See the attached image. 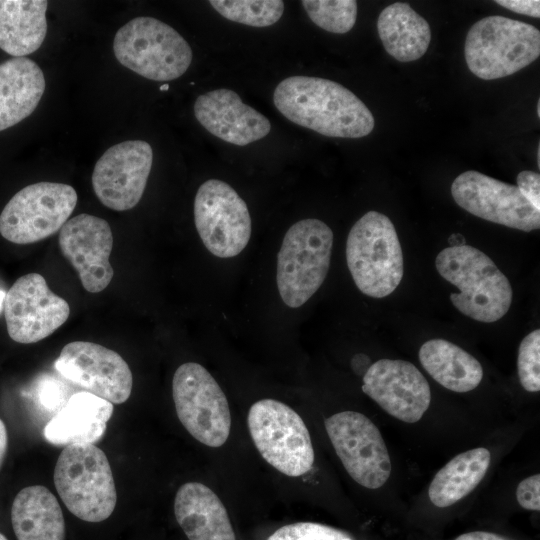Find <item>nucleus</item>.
Returning a JSON list of instances; mask_svg holds the SVG:
<instances>
[{
  "label": "nucleus",
  "instance_id": "14",
  "mask_svg": "<svg viewBox=\"0 0 540 540\" xmlns=\"http://www.w3.org/2000/svg\"><path fill=\"white\" fill-rule=\"evenodd\" d=\"M66 380L112 404L128 400L133 387L129 365L116 351L88 341L66 344L54 361Z\"/></svg>",
  "mask_w": 540,
  "mask_h": 540
},
{
  "label": "nucleus",
  "instance_id": "18",
  "mask_svg": "<svg viewBox=\"0 0 540 540\" xmlns=\"http://www.w3.org/2000/svg\"><path fill=\"white\" fill-rule=\"evenodd\" d=\"M58 243L86 291L99 293L110 284L114 276L109 261L113 233L106 220L87 213L68 219L60 229Z\"/></svg>",
  "mask_w": 540,
  "mask_h": 540
},
{
  "label": "nucleus",
  "instance_id": "17",
  "mask_svg": "<svg viewBox=\"0 0 540 540\" xmlns=\"http://www.w3.org/2000/svg\"><path fill=\"white\" fill-rule=\"evenodd\" d=\"M362 390L385 412L405 422H418L431 402L430 386L415 365L400 359H380L363 376Z\"/></svg>",
  "mask_w": 540,
  "mask_h": 540
},
{
  "label": "nucleus",
  "instance_id": "15",
  "mask_svg": "<svg viewBox=\"0 0 540 540\" xmlns=\"http://www.w3.org/2000/svg\"><path fill=\"white\" fill-rule=\"evenodd\" d=\"M451 194L461 208L484 220L525 232L540 227V210L517 186L483 173H461L451 185Z\"/></svg>",
  "mask_w": 540,
  "mask_h": 540
},
{
  "label": "nucleus",
  "instance_id": "33",
  "mask_svg": "<svg viewBox=\"0 0 540 540\" xmlns=\"http://www.w3.org/2000/svg\"><path fill=\"white\" fill-rule=\"evenodd\" d=\"M517 187L524 197L540 210V175L533 171H522L517 175Z\"/></svg>",
  "mask_w": 540,
  "mask_h": 540
},
{
  "label": "nucleus",
  "instance_id": "13",
  "mask_svg": "<svg viewBox=\"0 0 540 540\" xmlns=\"http://www.w3.org/2000/svg\"><path fill=\"white\" fill-rule=\"evenodd\" d=\"M3 309L9 337L22 344L50 336L70 315L68 302L39 273L19 277L6 292Z\"/></svg>",
  "mask_w": 540,
  "mask_h": 540
},
{
  "label": "nucleus",
  "instance_id": "42",
  "mask_svg": "<svg viewBox=\"0 0 540 540\" xmlns=\"http://www.w3.org/2000/svg\"><path fill=\"white\" fill-rule=\"evenodd\" d=\"M339 540H353L351 537H347V538H343V539H339Z\"/></svg>",
  "mask_w": 540,
  "mask_h": 540
},
{
  "label": "nucleus",
  "instance_id": "8",
  "mask_svg": "<svg viewBox=\"0 0 540 540\" xmlns=\"http://www.w3.org/2000/svg\"><path fill=\"white\" fill-rule=\"evenodd\" d=\"M251 438L263 459L279 472L298 477L314 463L309 431L302 418L288 405L262 399L249 409Z\"/></svg>",
  "mask_w": 540,
  "mask_h": 540
},
{
  "label": "nucleus",
  "instance_id": "25",
  "mask_svg": "<svg viewBox=\"0 0 540 540\" xmlns=\"http://www.w3.org/2000/svg\"><path fill=\"white\" fill-rule=\"evenodd\" d=\"M377 31L387 53L400 62L421 58L431 41L429 23L409 4L401 2L381 11Z\"/></svg>",
  "mask_w": 540,
  "mask_h": 540
},
{
  "label": "nucleus",
  "instance_id": "32",
  "mask_svg": "<svg viewBox=\"0 0 540 540\" xmlns=\"http://www.w3.org/2000/svg\"><path fill=\"white\" fill-rule=\"evenodd\" d=\"M516 499L519 505L532 511L540 510V475L534 474L523 479L517 486Z\"/></svg>",
  "mask_w": 540,
  "mask_h": 540
},
{
  "label": "nucleus",
  "instance_id": "10",
  "mask_svg": "<svg viewBox=\"0 0 540 540\" xmlns=\"http://www.w3.org/2000/svg\"><path fill=\"white\" fill-rule=\"evenodd\" d=\"M77 204L75 189L38 182L18 191L0 214V234L14 244H31L59 231Z\"/></svg>",
  "mask_w": 540,
  "mask_h": 540
},
{
  "label": "nucleus",
  "instance_id": "2",
  "mask_svg": "<svg viewBox=\"0 0 540 540\" xmlns=\"http://www.w3.org/2000/svg\"><path fill=\"white\" fill-rule=\"evenodd\" d=\"M436 269L460 292L450 295L462 314L484 323L500 320L510 309L512 287L496 264L479 249L447 247L436 257Z\"/></svg>",
  "mask_w": 540,
  "mask_h": 540
},
{
  "label": "nucleus",
  "instance_id": "24",
  "mask_svg": "<svg viewBox=\"0 0 540 540\" xmlns=\"http://www.w3.org/2000/svg\"><path fill=\"white\" fill-rule=\"evenodd\" d=\"M45 0H0V48L13 57L38 50L47 33Z\"/></svg>",
  "mask_w": 540,
  "mask_h": 540
},
{
  "label": "nucleus",
  "instance_id": "26",
  "mask_svg": "<svg viewBox=\"0 0 540 540\" xmlns=\"http://www.w3.org/2000/svg\"><path fill=\"white\" fill-rule=\"evenodd\" d=\"M426 372L448 390L464 393L475 389L483 378L480 362L464 349L444 339L426 341L419 349Z\"/></svg>",
  "mask_w": 540,
  "mask_h": 540
},
{
  "label": "nucleus",
  "instance_id": "30",
  "mask_svg": "<svg viewBox=\"0 0 540 540\" xmlns=\"http://www.w3.org/2000/svg\"><path fill=\"white\" fill-rule=\"evenodd\" d=\"M517 369L520 384L528 392L540 390V330L526 335L519 345Z\"/></svg>",
  "mask_w": 540,
  "mask_h": 540
},
{
  "label": "nucleus",
  "instance_id": "9",
  "mask_svg": "<svg viewBox=\"0 0 540 540\" xmlns=\"http://www.w3.org/2000/svg\"><path fill=\"white\" fill-rule=\"evenodd\" d=\"M172 395L178 419L199 442L220 447L228 439L231 415L227 398L202 365L187 362L173 376Z\"/></svg>",
  "mask_w": 540,
  "mask_h": 540
},
{
  "label": "nucleus",
  "instance_id": "21",
  "mask_svg": "<svg viewBox=\"0 0 540 540\" xmlns=\"http://www.w3.org/2000/svg\"><path fill=\"white\" fill-rule=\"evenodd\" d=\"M174 514L189 540H236L224 504L202 483L187 482L179 487Z\"/></svg>",
  "mask_w": 540,
  "mask_h": 540
},
{
  "label": "nucleus",
  "instance_id": "5",
  "mask_svg": "<svg viewBox=\"0 0 540 540\" xmlns=\"http://www.w3.org/2000/svg\"><path fill=\"white\" fill-rule=\"evenodd\" d=\"M464 55L469 70L484 80L509 76L540 55V31L528 23L488 16L469 29Z\"/></svg>",
  "mask_w": 540,
  "mask_h": 540
},
{
  "label": "nucleus",
  "instance_id": "34",
  "mask_svg": "<svg viewBox=\"0 0 540 540\" xmlns=\"http://www.w3.org/2000/svg\"><path fill=\"white\" fill-rule=\"evenodd\" d=\"M495 2L513 12L534 18L540 17V1L538 0H496Z\"/></svg>",
  "mask_w": 540,
  "mask_h": 540
},
{
  "label": "nucleus",
  "instance_id": "31",
  "mask_svg": "<svg viewBox=\"0 0 540 540\" xmlns=\"http://www.w3.org/2000/svg\"><path fill=\"white\" fill-rule=\"evenodd\" d=\"M350 537L347 533L320 523L297 522L285 525L267 540H339Z\"/></svg>",
  "mask_w": 540,
  "mask_h": 540
},
{
  "label": "nucleus",
  "instance_id": "1",
  "mask_svg": "<svg viewBox=\"0 0 540 540\" xmlns=\"http://www.w3.org/2000/svg\"><path fill=\"white\" fill-rule=\"evenodd\" d=\"M273 102L294 124L328 137L361 138L375 125L373 114L362 100L325 78L288 77L276 86Z\"/></svg>",
  "mask_w": 540,
  "mask_h": 540
},
{
  "label": "nucleus",
  "instance_id": "22",
  "mask_svg": "<svg viewBox=\"0 0 540 540\" xmlns=\"http://www.w3.org/2000/svg\"><path fill=\"white\" fill-rule=\"evenodd\" d=\"M45 90L41 68L26 57L0 63V131L31 115Z\"/></svg>",
  "mask_w": 540,
  "mask_h": 540
},
{
  "label": "nucleus",
  "instance_id": "12",
  "mask_svg": "<svg viewBox=\"0 0 540 540\" xmlns=\"http://www.w3.org/2000/svg\"><path fill=\"white\" fill-rule=\"evenodd\" d=\"M336 454L351 478L363 487L377 489L391 474V460L377 426L355 411L336 413L325 420Z\"/></svg>",
  "mask_w": 540,
  "mask_h": 540
},
{
  "label": "nucleus",
  "instance_id": "41",
  "mask_svg": "<svg viewBox=\"0 0 540 540\" xmlns=\"http://www.w3.org/2000/svg\"><path fill=\"white\" fill-rule=\"evenodd\" d=\"M0 540H7V538L3 534L0 533Z\"/></svg>",
  "mask_w": 540,
  "mask_h": 540
},
{
  "label": "nucleus",
  "instance_id": "7",
  "mask_svg": "<svg viewBox=\"0 0 540 540\" xmlns=\"http://www.w3.org/2000/svg\"><path fill=\"white\" fill-rule=\"evenodd\" d=\"M116 59L138 75L154 81L182 76L192 61L188 42L168 24L137 17L122 26L114 37Z\"/></svg>",
  "mask_w": 540,
  "mask_h": 540
},
{
  "label": "nucleus",
  "instance_id": "35",
  "mask_svg": "<svg viewBox=\"0 0 540 540\" xmlns=\"http://www.w3.org/2000/svg\"><path fill=\"white\" fill-rule=\"evenodd\" d=\"M455 540H511L505 536L485 531H473L458 536Z\"/></svg>",
  "mask_w": 540,
  "mask_h": 540
},
{
  "label": "nucleus",
  "instance_id": "23",
  "mask_svg": "<svg viewBox=\"0 0 540 540\" xmlns=\"http://www.w3.org/2000/svg\"><path fill=\"white\" fill-rule=\"evenodd\" d=\"M17 540H65V520L60 504L45 486L23 488L11 507Z\"/></svg>",
  "mask_w": 540,
  "mask_h": 540
},
{
  "label": "nucleus",
  "instance_id": "6",
  "mask_svg": "<svg viewBox=\"0 0 540 540\" xmlns=\"http://www.w3.org/2000/svg\"><path fill=\"white\" fill-rule=\"evenodd\" d=\"M334 235L323 221L303 219L286 232L277 255V287L283 302L298 308L324 282Z\"/></svg>",
  "mask_w": 540,
  "mask_h": 540
},
{
  "label": "nucleus",
  "instance_id": "4",
  "mask_svg": "<svg viewBox=\"0 0 540 540\" xmlns=\"http://www.w3.org/2000/svg\"><path fill=\"white\" fill-rule=\"evenodd\" d=\"M346 260L358 289L373 298L390 295L403 277V254L392 221L377 211L365 213L350 229Z\"/></svg>",
  "mask_w": 540,
  "mask_h": 540
},
{
  "label": "nucleus",
  "instance_id": "20",
  "mask_svg": "<svg viewBox=\"0 0 540 540\" xmlns=\"http://www.w3.org/2000/svg\"><path fill=\"white\" fill-rule=\"evenodd\" d=\"M113 404L87 391L71 395L43 429L51 444L71 445L98 442L113 414Z\"/></svg>",
  "mask_w": 540,
  "mask_h": 540
},
{
  "label": "nucleus",
  "instance_id": "39",
  "mask_svg": "<svg viewBox=\"0 0 540 540\" xmlns=\"http://www.w3.org/2000/svg\"><path fill=\"white\" fill-rule=\"evenodd\" d=\"M161 91H167L169 89V85L168 84H163L160 86L159 88Z\"/></svg>",
  "mask_w": 540,
  "mask_h": 540
},
{
  "label": "nucleus",
  "instance_id": "29",
  "mask_svg": "<svg viewBox=\"0 0 540 540\" xmlns=\"http://www.w3.org/2000/svg\"><path fill=\"white\" fill-rule=\"evenodd\" d=\"M301 4L313 23L331 33H347L357 19L355 0H303Z\"/></svg>",
  "mask_w": 540,
  "mask_h": 540
},
{
  "label": "nucleus",
  "instance_id": "27",
  "mask_svg": "<svg viewBox=\"0 0 540 540\" xmlns=\"http://www.w3.org/2000/svg\"><path fill=\"white\" fill-rule=\"evenodd\" d=\"M491 461L487 448L478 447L460 453L433 477L428 496L433 505L445 508L472 492L486 475Z\"/></svg>",
  "mask_w": 540,
  "mask_h": 540
},
{
  "label": "nucleus",
  "instance_id": "11",
  "mask_svg": "<svg viewBox=\"0 0 540 540\" xmlns=\"http://www.w3.org/2000/svg\"><path fill=\"white\" fill-rule=\"evenodd\" d=\"M194 222L207 250L220 258L243 251L252 230L245 201L226 182L210 179L198 188L194 200Z\"/></svg>",
  "mask_w": 540,
  "mask_h": 540
},
{
  "label": "nucleus",
  "instance_id": "37",
  "mask_svg": "<svg viewBox=\"0 0 540 540\" xmlns=\"http://www.w3.org/2000/svg\"><path fill=\"white\" fill-rule=\"evenodd\" d=\"M448 243L450 247H457V246H463L466 245L465 238L460 233H453L448 238Z\"/></svg>",
  "mask_w": 540,
  "mask_h": 540
},
{
  "label": "nucleus",
  "instance_id": "3",
  "mask_svg": "<svg viewBox=\"0 0 540 540\" xmlns=\"http://www.w3.org/2000/svg\"><path fill=\"white\" fill-rule=\"evenodd\" d=\"M54 485L67 509L87 522H101L113 513L117 492L106 454L90 443L67 445L53 474Z\"/></svg>",
  "mask_w": 540,
  "mask_h": 540
},
{
  "label": "nucleus",
  "instance_id": "38",
  "mask_svg": "<svg viewBox=\"0 0 540 540\" xmlns=\"http://www.w3.org/2000/svg\"><path fill=\"white\" fill-rule=\"evenodd\" d=\"M5 295H6V293L4 291L0 290V311L3 308Z\"/></svg>",
  "mask_w": 540,
  "mask_h": 540
},
{
  "label": "nucleus",
  "instance_id": "16",
  "mask_svg": "<svg viewBox=\"0 0 540 540\" xmlns=\"http://www.w3.org/2000/svg\"><path fill=\"white\" fill-rule=\"evenodd\" d=\"M153 162L150 144L128 140L108 148L96 162L92 187L99 201L115 211L135 207L145 191Z\"/></svg>",
  "mask_w": 540,
  "mask_h": 540
},
{
  "label": "nucleus",
  "instance_id": "36",
  "mask_svg": "<svg viewBox=\"0 0 540 540\" xmlns=\"http://www.w3.org/2000/svg\"><path fill=\"white\" fill-rule=\"evenodd\" d=\"M8 445L7 429L4 422L0 419V467L3 463Z\"/></svg>",
  "mask_w": 540,
  "mask_h": 540
},
{
  "label": "nucleus",
  "instance_id": "28",
  "mask_svg": "<svg viewBox=\"0 0 540 540\" xmlns=\"http://www.w3.org/2000/svg\"><path fill=\"white\" fill-rule=\"evenodd\" d=\"M209 3L224 18L253 27L273 25L284 12L281 0H211Z\"/></svg>",
  "mask_w": 540,
  "mask_h": 540
},
{
  "label": "nucleus",
  "instance_id": "40",
  "mask_svg": "<svg viewBox=\"0 0 540 540\" xmlns=\"http://www.w3.org/2000/svg\"><path fill=\"white\" fill-rule=\"evenodd\" d=\"M537 115L538 117H540V100H538V103H537Z\"/></svg>",
  "mask_w": 540,
  "mask_h": 540
},
{
  "label": "nucleus",
  "instance_id": "19",
  "mask_svg": "<svg viewBox=\"0 0 540 540\" xmlns=\"http://www.w3.org/2000/svg\"><path fill=\"white\" fill-rule=\"evenodd\" d=\"M198 122L219 139L246 146L264 138L271 130L268 118L243 103L229 89H216L200 95L194 103Z\"/></svg>",
  "mask_w": 540,
  "mask_h": 540
}]
</instances>
